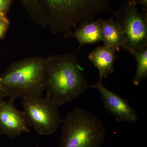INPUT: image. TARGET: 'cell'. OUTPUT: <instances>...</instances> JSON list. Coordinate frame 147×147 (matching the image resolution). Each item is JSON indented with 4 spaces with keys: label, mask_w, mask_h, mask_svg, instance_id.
Masks as SVG:
<instances>
[{
    "label": "cell",
    "mask_w": 147,
    "mask_h": 147,
    "mask_svg": "<svg viewBox=\"0 0 147 147\" xmlns=\"http://www.w3.org/2000/svg\"><path fill=\"white\" fill-rule=\"evenodd\" d=\"M136 1L129 0L114 13L123 36L122 47L131 55L147 48V11L139 13Z\"/></svg>",
    "instance_id": "cell-5"
},
{
    "label": "cell",
    "mask_w": 147,
    "mask_h": 147,
    "mask_svg": "<svg viewBox=\"0 0 147 147\" xmlns=\"http://www.w3.org/2000/svg\"><path fill=\"white\" fill-rule=\"evenodd\" d=\"M34 18L45 22L54 33L65 34L94 21L111 0H21Z\"/></svg>",
    "instance_id": "cell-1"
},
{
    "label": "cell",
    "mask_w": 147,
    "mask_h": 147,
    "mask_svg": "<svg viewBox=\"0 0 147 147\" xmlns=\"http://www.w3.org/2000/svg\"><path fill=\"white\" fill-rule=\"evenodd\" d=\"M11 2L12 0H0V11L5 14L10 7Z\"/></svg>",
    "instance_id": "cell-14"
},
{
    "label": "cell",
    "mask_w": 147,
    "mask_h": 147,
    "mask_svg": "<svg viewBox=\"0 0 147 147\" xmlns=\"http://www.w3.org/2000/svg\"><path fill=\"white\" fill-rule=\"evenodd\" d=\"M14 100L9 98L0 105V134L11 139L30 131L24 112L16 108Z\"/></svg>",
    "instance_id": "cell-8"
},
{
    "label": "cell",
    "mask_w": 147,
    "mask_h": 147,
    "mask_svg": "<svg viewBox=\"0 0 147 147\" xmlns=\"http://www.w3.org/2000/svg\"><path fill=\"white\" fill-rule=\"evenodd\" d=\"M74 54L46 58V97L60 107L79 97L90 88Z\"/></svg>",
    "instance_id": "cell-2"
},
{
    "label": "cell",
    "mask_w": 147,
    "mask_h": 147,
    "mask_svg": "<svg viewBox=\"0 0 147 147\" xmlns=\"http://www.w3.org/2000/svg\"><path fill=\"white\" fill-rule=\"evenodd\" d=\"M45 82L46 58L37 56L12 63L0 76L6 96L14 99L42 96Z\"/></svg>",
    "instance_id": "cell-3"
},
{
    "label": "cell",
    "mask_w": 147,
    "mask_h": 147,
    "mask_svg": "<svg viewBox=\"0 0 147 147\" xmlns=\"http://www.w3.org/2000/svg\"><path fill=\"white\" fill-rule=\"evenodd\" d=\"M117 50L109 46H100L90 53L88 58L99 71V77L107 78L115 71Z\"/></svg>",
    "instance_id": "cell-9"
},
{
    "label": "cell",
    "mask_w": 147,
    "mask_h": 147,
    "mask_svg": "<svg viewBox=\"0 0 147 147\" xmlns=\"http://www.w3.org/2000/svg\"><path fill=\"white\" fill-rule=\"evenodd\" d=\"M137 63V69L133 83L137 86L147 77V48L132 54Z\"/></svg>",
    "instance_id": "cell-12"
},
{
    "label": "cell",
    "mask_w": 147,
    "mask_h": 147,
    "mask_svg": "<svg viewBox=\"0 0 147 147\" xmlns=\"http://www.w3.org/2000/svg\"><path fill=\"white\" fill-rule=\"evenodd\" d=\"M6 97L5 93L2 88L0 86V105L5 100V98Z\"/></svg>",
    "instance_id": "cell-15"
},
{
    "label": "cell",
    "mask_w": 147,
    "mask_h": 147,
    "mask_svg": "<svg viewBox=\"0 0 147 147\" xmlns=\"http://www.w3.org/2000/svg\"><path fill=\"white\" fill-rule=\"evenodd\" d=\"M102 24V41L105 46L113 47L119 52L123 43L120 26L113 17L107 20L100 19Z\"/></svg>",
    "instance_id": "cell-11"
},
{
    "label": "cell",
    "mask_w": 147,
    "mask_h": 147,
    "mask_svg": "<svg viewBox=\"0 0 147 147\" xmlns=\"http://www.w3.org/2000/svg\"><path fill=\"white\" fill-rule=\"evenodd\" d=\"M71 36L78 40L79 47L82 45L102 41V24L100 19L95 20L79 26L74 31Z\"/></svg>",
    "instance_id": "cell-10"
},
{
    "label": "cell",
    "mask_w": 147,
    "mask_h": 147,
    "mask_svg": "<svg viewBox=\"0 0 147 147\" xmlns=\"http://www.w3.org/2000/svg\"><path fill=\"white\" fill-rule=\"evenodd\" d=\"M22 104L29 126L40 135H51L57 130L62 120L59 106L46 96L24 98Z\"/></svg>",
    "instance_id": "cell-6"
},
{
    "label": "cell",
    "mask_w": 147,
    "mask_h": 147,
    "mask_svg": "<svg viewBox=\"0 0 147 147\" xmlns=\"http://www.w3.org/2000/svg\"><path fill=\"white\" fill-rule=\"evenodd\" d=\"M136 3H139L144 7L145 11H147V0H140L139 1H136Z\"/></svg>",
    "instance_id": "cell-16"
},
{
    "label": "cell",
    "mask_w": 147,
    "mask_h": 147,
    "mask_svg": "<svg viewBox=\"0 0 147 147\" xmlns=\"http://www.w3.org/2000/svg\"><path fill=\"white\" fill-rule=\"evenodd\" d=\"M102 79L99 77L97 83L90 85V88L97 90L100 93L104 108L115 117L117 121L136 123L139 116L129 101L105 88L102 84Z\"/></svg>",
    "instance_id": "cell-7"
},
{
    "label": "cell",
    "mask_w": 147,
    "mask_h": 147,
    "mask_svg": "<svg viewBox=\"0 0 147 147\" xmlns=\"http://www.w3.org/2000/svg\"><path fill=\"white\" fill-rule=\"evenodd\" d=\"M60 147H101L106 130L102 122L92 113L76 108L62 120Z\"/></svg>",
    "instance_id": "cell-4"
},
{
    "label": "cell",
    "mask_w": 147,
    "mask_h": 147,
    "mask_svg": "<svg viewBox=\"0 0 147 147\" xmlns=\"http://www.w3.org/2000/svg\"><path fill=\"white\" fill-rule=\"evenodd\" d=\"M0 16H5V14L0 11Z\"/></svg>",
    "instance_id": "cell-17"
},
{
    "label": "cell",
    "mask_w": 147,
    "mask_h": 147,
    "mask_svg": "<svg viewBox=\"0 0 147 147\" xmlns=\"http://www.w3.org/2000/svg\"><path fill=\"white\" fill-rule=\"evenodd\" d=\"M9 26V22L5 16H0V39L4 36Z\"/></svg>",
    "instance_id": "cell-13"
},
{
    "label": "cell",
    "mask_w": 147,
    "mask_h": 147,
    "mask_svg": "<svg viewBox=\"0 0 147 147\" xmlns=\"http://www.w3.org/2000/svg\"><path fill=\"white\" fill-rule=\"evenodd\" d=\"M36 147H38V146H37Z\"/></svg>",
    "instance_id": "cell-19"
},
{
    "label": "cell",
    "mask_w": 147,
    "mask_h": 147,
    "mask_svg": "<svg viewBox=\"0 0 147 147\" xmlns=\"http://www.w3.org/2000/svg\"><path fill=\"white\" fill-rule=\"evenodd\" d=\"M133 1H136V0H133Z\"/></svg>",
    "instance_id": "cell-18"
}]
</instances>
